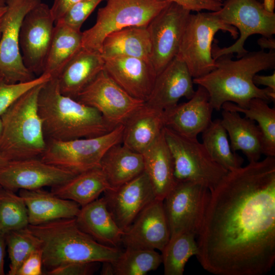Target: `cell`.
Instances as JSON below:
<instances>
[{
	"instance_id": "1",
	"label": "cell",
	"mask_w": 275,
	"mask_h": 275,
	"mask_svg": "<svg viewBox=\"0 0 275 275\" xmlns=\"http://www.w3.org/2000/svg\"><path fill=\"white\" fill-rule=\"evenodd\" d=\"M196 257L215 275H264L275 262V157L228 171L210 190Z\"/></svg>"
},
{
	"instance_id": "2",
	"label": "cell",
	"mask_w": 275,
	"mask_h": 275,
	"mask_svg": "<svg viewBox=\"0 0 275 275\" xmlns=\"http://www.w3.org/2000/svg\"><path fill=\"white\" fill-rule=\"evenodd\" d=\"M232 54L222 56L215 60V68L202 77L193 78V82L204 88L213 109L219 111L226 102L246 108L253 98L267 102L274 101L275 91L258 88L253 82L254 75L262 70L274 68L275 52H248L236 60Z\"/></svg>"
},
{
	"instance_id": "3",
	"label": "cell",
	"mask_w": 275,
	"mask_h": 275,
	"mask_svg": "<svg viewBox=\"0 0 275 275\" xmlns=\"http://www.w3.org/2000/svg\"><path fill=\"white\" fill-rule=\"evenodd\" d=\"M38 108L46 140L96 137L117 127L107 122L95 108L62 94L56 78L42 86Z\"/></svg>"
},
{
	"instance_id": "4",
	"label": "cell",
	"mask_w": 275,
	"mask_h": 275,
	"mask_svg": "<svg viewBox=\"0 0 275 275\" xmlns=\"http://www.w3.org/2000/svg\"><path fill=\"white\" fill-rule=\"evenodd\" d=\"M28 227L41 241L45 272L71 262H114L122 252L96 241L79 228L75 217Z\"/></svg>"
},
{
	"instance_id": "5",
	"label": "cell",
	"mask_w": 275,
	"mask_h": 275,
	"mask_svg": "<svg viewBox=\"0 0 275 275\" xmlns=\"http://www.w3.org/2000/svg\"><path fill=\"white\" fill-rule=\"evenodd\" d=\"M43 84L28 91L1 116L0 155L8 160L40 157L45 151L47 141L38 108Z\"/></svg>"
},
{
	"instance_id": "6",
	"label": "cell",
	"mask_w": 275,
	"mask_h": 275,
	"mask_svg": "<svg viewBox=\"0 0 275 275\" xmlns=\"http://www.w3.org/2000/svg\"><path fill=\"white\" fill-rule=\"evenodd\" d=\"M219 31L228 32L234 39L239 34L234 26L224 23L215 12L190 14L177 56L184 62L193 78L204 76L215 68L212 46Z\"/></svg>"
},
{
	"instance_id": "7",
	"label": "cell",
	"mask_w": 275,
	"mask_h": 275,
	"mask_svg": "<svg viewBox=\"0 0 275 275\" xmlns=\"http://www.w3.org/2000/svg\"><path fill=\"white\" fill-rule=\"evenodd\" d=\"M98 9L95 24L82 32V47L101 52L102 42L109 34L124 28L147 26L165 8L169 0H106Z\"/></svg>"
},
{
	"instance_id": "8",
	"label": "cell",
	"mask_w": 275,
	"mask_h": 275,
	"mask_svg": "<svg viewBox=\"0 0 275 275\" xmlns=\"http://www.w3.org/2000/svg\"><path fill=\"white\" fill-rule=\"evenodd\" d=\"M124 125L96 137L68 141L46 140L45 151L40 158L44 162L79 174L100 166L107 150L121 143Z\"/></svg>"
},
{
	"instance_id": "9",
	"label": "cell",
	"mask_w": 275,
	"mask_h": 275,
	"mask_svg": "<svg viewBox=\"0 0 275 275\" xmlns=\"http://www.w3.org/2000/svg\"><path fill=\"white\" fill-rule=\"evenodd\" d=\"M163 131L172 155L176 181H193L211 190L228 172L212 159L197 138L181 135L166 127Z\"/></svg>"
},
{
	"instance_id": "10",
	"label": "cell",
	"mask_w": 275,
	"mask_h": 275,
	"mask_svg": "<svg viewBox=\"0 0 275 275\" xmlns=\"http://www.w3.org/2000/svg\"><path fill=\"white\" fill-rule=\"evenodd\" d=\"M215 12L224 23L239 31V37L228 47L212 45L214 60L224 55L237 53L239 58L247 53L244 46L250 36L271 37L275 34V14L267 12L259 0H226L221 9Z\"/></svg>"
},
{
	"instance_id": "11",
	"label": "cell",
	"mask_w": 275,
	"mask_h": 275,
	"mask_svg": "<svg viewBox=\"0 0 275 275\" xmlns=\"http://www.w3.org/2000/svg\"><path fill=\"white\" fill-rule=\"evenodd\" d=\"M41 0H6L1 24L0 72L7 83L32 80L37 76L25 66L19 45V32L26 14Z\"/></svg>"
},
{
	"instance_id": "12",
	"label": "cell",
	"mask_w": 275,
	"mask_h": 275,
	"mask_svg": "<svg viewBox=\"0 0 275 275\" xmlns=\"http://www.w3.org/2000/svg\"><path fill=\"white\" fill-rule=\"evenodd\" d=\"M209 196L210 190L200 183L176 181L163 200L171 236L184 232L197 236Z\"/></svg>"
},
{
	"instance_id": "13",
	"label": "cell",
	"mask_w": 275,
	"mask_h": 275,
	"mask_svg": "<svg viewBox=\"0 0 275 275\" xmlns=\"http://www.w3.org/2000/svg\"><path fill=\"white\" fill-rule=\"evenodd\" d=\"M79 102L97 110L116 127L123 125L145 101L134 98L117 85L103 69L77 96Z\"/></svg>"
},
{
	"instance_id": "14",
	"label": "cell",
	"mask_w": 275,
	"mask_h": 275,
	"mask_svg": "<svg viewBox=\"0 0 275 275\" xmlns=\"http://www.w3.org/2000/svg\"><path fill=\"white\" fill-rule=\"evenodd\" d=\"M190 12L171 2L147 25L151 44L150 61L157 75L177 56Z\"/></svg>"
},
{
	"instance_id": "15",
	"label": "cell",
	"mask_w": 275,
	"mask_h": 275,
	"mask_svg": "<svg viewBox=\"0 0 275 275\" xmlns=\"http://www.w3.org/2000/svg\"><path fill=\"white\" fill-rule=\"evenodd\" d=\"M54 25L50 8L41 2L26 14L21 24L19 45L23 62L38 76L44 72Z\"/></svg>"
},
{
	"instance_id": "16",
	"label": "cell",
	"mask_w": 275,
	"mask_h": 275,
	"mask_svg": "<svg viewBox=\"0 0 275 275\" xmlns=\"http://www.w3.org/2000/svg\"><path fill=\"white\" fill-rule=\"evenodd\" d=\"M76 175L47 163L40 157L8 160L0 166V186L15 193L20 189L53 187Z\"/></svg>"
},
{
	"instance_id": "17",
	"label": "cell",
	"mask_w": 275,
	"mask_h": 275,
	"mask_svg": "<svg viewBox=\"0 0 275 275\" xmlns=\"http://www.w3.org/2000/svg\"><path fill=\"white\" fill-rule=\"evenodd\" d=\"M106 206L119 227L125 231L139 214L156 199L144 171L131 181L104 193Z\"/></svg>"
},
{
	"instance_id": "18",
	"label": "cell",
	"mask_w": 275,
	"mask_h": 275,
	"mask_svg": "<svg viewBox=\"0 0 275 275\" xmlns=\"http://www.w3.org/2000/svg\"><path fill=\"white\" fill-rule=\"evenodd\" d=\"M170 236L163 201L156 199L139 214L124 232L122 243L125 248L161 252Z\"/></svg>"
},
{
	"instance_id": "19",
	"label": "cell",
	"mask_w": 275,
	"mask_h": 275,
	"mask_svg": "<svg viewBox=\"0 0 275 275\" xmlns=\"http://www.w3.org/2000/svg\"><path fill=\"white\" fill-rule=\"evenodd\" d=\"M103 59L104 71L123 90L136 99H148L157 76L150 60L125 56Z\"/></svg>"
},
{
	"instance_id": "20",
	"label": "cell",
	"mask_w": 275,
	"mask_h": 275,
	"mask_svg": "<svg viewBox=\"0 0 275 275\" xmlns=\"http://www.w3.org/2000/svg\"><path fill=\"white\" fill-rule=\"evenodd\" d=\"M213 110L207 91L198 86L188 101L163 111L164 127L181 135L197 138L212 121Z\"/></svg>"
},
{
	"instance_id": "21",
	"label": "cell",
	"mask_w": 275,
	"mask_h": 275,
	"mask_svg": "<svg viewBox=\"0 0 275 275\" xmlns=\"http://www.w3.org/2000/svg\"><path fill=\"white\" fill-rule=\"evenodd\" d=\"M193 78L186 65L176 56L157 75L154 86L145 103L164 111L176 104L180 99L194 95Z\"/></svg>"
},
{
	"instance_id": "22",
	"label": "cell",
	"mask_w": 275,
	"mask_h": 275,
	"mask_svg": "<svg viewBox=\"0 0 275 275\" xmlns=\"http://www.w3.org/2000/svg\"><path fill=\"white\" fill-rule=\"evenodd\" d=\"M19 195L26 205L29 225H31L76 217L80 209L75 202L61 198L42 188L20 189Z\"/></svg>"
},
{
	"instance_id": "23",
	"label": "cell",
	"mask_w": 275,
	"mask_h": 275,
	"mask_svg": "<svg viewBox=\"0 0 275 275\" xmlns=\"http://www.w3.org/2000/svg\"><path fill=\"white\" fill-rule=\"evenodd\" d=\"M123 125L122 144L142 154L161 133L164 127L163 111L145 103Z\"/></svg>"
},
{
	"instance_id": "24",
	"label": "cell",
	"mask_w": 275,
	"mask_h": 275,
	"mask_svg": "<svg viewBox=\"0 0 275 275\" xmlns=\"http://www.w3.org/2000/svg\"><path fill=\"white\" fill-rule=\"evenodd\" d=\"M104 66L100 52L82 47L57 78L61 93L75 99L104 69Z\"/></svg>"
},
{
	"instance_id": "25",
	"label": "cell",
	"mask_w": 275,
	"mask_h": 275,
	"mask_svg": "<svg viewBox=\"0 0 275 275\" xmlns=\"http://www.w3.org/2000/svg\"><path fill=\"white\" fill-rule=\"evenodd\" d=\"M79 228L98 242L119 248L124 231L109 212L103 197L81 206L75 217Z\"/></svg>"
},
{
	"instance_id": "26",
	"label": "cell",
	"mask_w": 275,
	"mask_h": 275,
	"mask_svg": "<svg viewBox=\"0 0 275 275\" xmlns=\"http://www.w3.org/2000/svg\"><path fill=\"white\" fill-rule=\"evenodd\" d=\"M222 116L221 122L229 137L232 151H242L249 162L259 160L263 152V136L255 121L232 111L223 109Z\"/></svg>"
},
{
	"instance_id": "27",
	"label": "cell",
	"mask_w": 275,
	"mask_h": 275,
	"mask_svg": "<svg viewBox=\"0 0 275 275\" xmlns=\"http://www.w3.org/2000/svg\"><path fill=\"white\" fill-rule=\"evenodd\" d=\"M142 154L144 171L156 199L163 201L176 183L173 159L163 130L153 144Z\"/></svg>"
},
{
	"instance_id": "28",
	"label": "cell",
	"mask_w": 275,
	"mask_h": 275,
	"mask_svg": "<svg viewBox=\"0 0 275 275\" xmlns=\"http://www.w3.org/2000/svg\"><path fill=\"white\" fill-rule=\"evenodd\" d=\"M99 167L111 187L116 188L144 172L143 156L119 143L105 153Z\"/></svg>"
},
{
	"instance_id": "29",
	"label": "cell",
	"mask_w": 275,
	"mask_h": 275,
	"mask_svg": "<svg viewBox=\"0 0 275 275\" xmlns=\"http://www.w3.org/2000/svg\"><path fill=\"white\" fill-rule=\"evenodd\" d=\"M151 44L146 26L123 28L107 35L101 46L103 58L125 56L150 61Z\"/></svg>"
},
{
	"instance_id": "30",
	"label": "cell",
	"mask_w": 275,
	"mask_h": 275,
	"mask_svg": "<svg viewBox=\"0 0 275 275\" xmlns=\"http://www.w3.org/2000/svg\"><path fill=\"white\" fill-rule=\"evenodd\" d=\"M82 32L60 22L55 23L43 73L57 78L82 48Z\"/></svg>"
},
{
	"instance_id": "31",
	"label": "cell",
	"mask_w": 275,
	"mask_h": 275,
	"mask_svg": "<svg viewBox=\"0 0 275 275\" xmlns=\"http://www.w3.org/2000/svg\"><path fill=\"white\" fill-rule=\"evenodd\" d=\"M112 188L100 167L79 173L61 184L51 187L56 196L85 206Z\"/></svg>"
},
{
	"instance_id": "32",
	"label": "cell",
	"mask_w": 275,
	"mask_h": 275,
	"mask_svg": "<svg viewBox=\"0 0 275 275\" xmlns=\"http://www.w3.org/2000/svg\"><path fill=\"white\" fill-rule=\"evenodd\" d=\"M268 102L258 98L251 99L246 108H241L236 104L226 102L222 108L243 113L245 117L257 121L263 136V154L275 157V109Z\"/></svg>"
},
{
	"instance_id": "33",
	"label": "cell",
	"mask_w": 275,
	"mask_h": 275,
	"mask_svg": "<svg viewBox=\"0 0 275 275\" xmlns=\"http://www.w3.org/2000/svg\"><path fill=\"white\" fill-rule=\"evenodd\" d=\"M202 143L212 159L230 171L242 166L243 159L233 152L221 119L212 120L202 132Z\"/></svg>"
},
{
	"instance_id": "34",
	"label": "cell",
	"mask_w": 275,
	"mask_h": 275,
	"mask_svg": "<svg viewBox=\"0 0 275 275\" xmlns=\"http://www.w3.org/2000/svg\"><path fill=\"white\" fill-rule=\"evenodd\" d=\"M196 238L195 234L187 232L170 236L161 252L165 275L183 274L189 259L198 253Z\"/></svg>"
},
{
	"instance_id": "35",
	"label": "cell",
	"mask_w": 275,
	"mask_h": 275,
	"mask_svg": "<svg viewBox=\"0 0 275 275\" xmlns=\"http://www.w3.org/2000/svg\"><path fill=\"white\" fill-rule=\"evenodd\" d=\"M161 263V255L156 250L130 248L113 262L115 275H145Z\"/></svg>"
},
{
	"instance_id": "36",
	"label": "cell",
	"mask_w": 275,
	"mask_h": 275,
	"mask_svg": "<svg viewBox=\"0 0 275 275\" xmlns=\"http://www.w3.org/2000/svg\"><path fill=\"white\" fill-rule=\"evenodd\" d=\"M5 240L10 261L9 275H16L23 261L41 249V241L28 227L6 233Z\"/></svg>"
},
{
	"instance_id": "37",
	"label": "cell",
	"mask_w": 275,
	"mask_h": 275,
	"mask_svg": "<svg viewBox=\"0 0 275 275\" xmlns=\"http://www.w3.org/2000/svg\"><path fill=\"white\" fill-rule=\"evenodd\" d=\"M28 225L27 208L22 198L0 186V231L6 234Z\"/></svg>"
},
{
	"instance_id": "38",
	"label": "cell",
	"mask_w": 275,
	"mask_h": 275,
	"mask_svg": "<svg viewBox=\"0 0 275 275\" xmlns=\"http://www.w3.org/2000/svg\"><path fill=\"white\" fill-rule=\"evenodd\" d=\"M47 74L43 73L34 79L10 84L3 80L0 82V116L18 99L32 88L43 84L51 78Z\"/></svg>"
},
{
	"instance_id": "39",
	"label": "cell",
	"mask_w": 275,
	"mask_h": 275,
	"mask_svg": "<svg viewBox=\"0 0 275 275\" xmlns=\"http://www.w3.org/2000/svg\"><path fill=\"white\" fill-rule=\"evenodd\" d=\"M102 1L81 0L71 6L57 22H62L73 29L80 30L84 22Z\"/></svg>"
},
{
	"instance_id": "40",
	"label": "cell",
	"mask_w": 275,
	"mask_h": 275,
	"mask_svg": "<svg viewBox=\"0 0 275 275\" xmlns=\"http://www.w3.org/2000/svg\"><path fill=\"white\" fill-rule=\"evenodd\" d=\"M98 262H71L58 266L45 274L48 275H90L93 274Z\"/></svg>"
},
{
	"instance_id": "41",
	"label": "cell",
	"mask_w": 275,
	"mask_h": 275,
	"mask_svg": "<svg viewBox=\"0 0 275 275\" xmlns=\"http://www.w3.org/2000/svg\"><path fill=\"white\" fill-rule=\"evenodd\" d=\"M41 249L31 254L22 263L16 275L44 274Z\"/></svg>"
},
{
	"instance_id": "42",
	"label": "cell",
	"mask_w": 275,
	"mask_h": 275,
	"mask_svg": "<svg viewBox=\"0 0 275 275\" xmlns=\"http://www.w3.org/2000/svg\"><path fill=\"white\" fill-rule=\"evenodd\" d=\"M176 3L190 11L200 12L206 10L212 12L221 9L223 3L217 0H169Z\"/></svg>"
},
{
	"instance_id": "43",
	"label": "cell",
	"mask_w": 275,
	"mask_h": 275,
	"mask_svg": "<svg viewBox=\"0 0 275 275\" xmlns=\"http://www.w3.org/2000/svg\"><path fill=\"white\" fill-rule=\"evenodd\" d=\"M81 0H53L50 8L55 22L60 20L66 11L73 5Z\"/></svg>"
},
{
	"instance_id": "44",
	"label": "cell",
	"mask_w": 275,
	"mask_h": 275,
	"mask_svg": "<svg viewBox=\"0 0 275 275\" xmlns=\"http://www.w3.org/2000/svg\"><path fill=\"white\" fill-rule=\"evenodd\" d=\"M254 83L257 85H263L275 91V72L271 75H263L255 74L253 79Z\"/></svg>"
},
{
	"instance_id": "45",
	"label": "cell",
	"mask_w": 275,
	"mask_h": 275,
	"mask_svg": "<svg viewBox=\"0 0 275 275\" xmlns=\"http://www.w3.org/2000/svg\"><path fill=\"white\" fill-rule=\"evenodd\" d=\"M6 246L5 234L0 231V275L5 274L4 259Z\"/></svg>"
},
{
	"instance_id": "46",
	"label": "cell",
	"mask_w": 275,
	"mask_h": 275,
	"mask_svg": "<svg viewBox=\"0 0 275 275\" xmlns=\"http://www.w3.org/2000/svg\"><path fill=\"white\" fill-rule=\"evenodd\" d=\"M257 43L261 50H264V49H269L274 50L275 49V39L272 36H262L257 40Z\"/></svg>"
},
{
	"instance_id": "47",
	"label": "cell",
	"mask_w": 275,
	"mask_h": 275,
	"mask_svg": "<svg viewBox=\"0 0 275 275\" xmlns=\"http://www.w3.org/2000/svg\"><path fill=\"white\" fill-rule=\"evenodd\" d=\"M100 271L101 275H115L114 267L112 262L105 261Z\"/></svg>"
},
{
	"instance_id": "48",
	"label": "cell",
	"mask_w": 275,
	"mask_h": 275,
	"mask_svg": "<svg viewBox=\"0 0 275 275\" xmlns=\"http://www.w3.org/2000/svg\"><path fill=\"white\" fill-rule=\"evenodd\" d=\"M264 9L269 13H274L275 0H262Z\"/></svg>"
},
{
	"instance_id": "49",
	"label": "cell",
	"mask_w": 275,
	"mask_h": 275,
	"mask_svg": "<svg viewBox=\"0 0 275 275\" xmlns=\"http://www.w3.org/2000/svg\"><path fill=\"white\" fill-rule=\"evenodd\" d=\"M7 10V5L0 6V38L1 37V24L3 16Z\"/></svg>"
},
{
	"instance_id": "50",
	"label": "cell",
	"mask_w": 275,
	"mask_h": 275,
	"mask_svg": "<svg viewBox=\"0 0 275 275\" xmlns=\"http://www.w3.org/2000/svg\"><path fill=\"white\" fill-rule=\"evenodd\" d=\"M3 131V123H2L1 117L0 116V144H1L2 138Z\"/></svg>"
},
{
	"instance_id": "51",
	"label": "cell",
	"mask_w": 275,
	"mask_h": 275,
	"mask_svg": "<svg viewBox=\"0 0 275 275\" xmlns=\"http://www.w3.org/2000/svg\"><path fill=\"white\" fill-rule=\"evenodd\" d=\"M8 160L0 155V166L5 164L8 162Z\"/></svg>"
},
{
	"instance_id": "52",
	"label": "cell",
	"mask_w": 275,
	"mask_h": 275,
	"mask_svg": "<svg viewBox=\"0 0 275 275\" xmlns=\"http://www.w3.org/2000/svg\"><path fill=\"white\" fill-rule=\"evenodd\" d=\"M6 5L5 0H0V6H5Z\"/></svg>"
},
{
	"instance_id": "53",
	"label": "cell",
	"mask_w": 275,
	"mask_h": 275,
	"mask_svg": "<svg viewBox=\"0 0 275 275\" xmlns=\"http://www.w3.org/2000/svg\"><path fill=\"white\" fill-rule=\"evenodd\" d=\"M4 80V77L2 73L0 72V82Z\"/></svg>"
},
{
	"instance_id": "54",
	"label": "cell",
	"mask_w": 275,
	"mask_h": 275,
	"mask_svg": "<svg viewBox=\"0 0 275 275\" xmlns=\"http://www.w3.org/2000/svg\"><path fill=\"white\" fill-rule=\"evenodd\" d=\"M217 1H220L221 2H223L224 1H225L226 0H217Z\"/></svg>"
},
{
	"instance_id": "55",
	"label": "cell",
	"mask_w": 275,
	"mask_h": 275,
	"mask_svg": "<svg viewBox=\"0 0 275 275\" xmlns=\"http://www.w3.org/2000/svg\"><path fill=\"white\" fill-rule=\"evenodd\" d=\"M259 1H260V2H261V1H262V0H259Z\"/></svg>"
}]
</instances>
